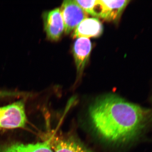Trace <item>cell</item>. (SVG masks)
Returning a JSON list of instances; mask_svg holds the SVG:
<instances>
[{"mask_svg": "<svg viewBox=\"0 0 152 152\" xmlns=\"http://www.w3.org/2000/svg\"><path fill=\"white\" fill-rule=\"evenodd\" d=\"M92 50V44L88 38H77L73 47L75 63L78 76L82 75L88 61Z\"/></svg>", "mask_w": 152, "mask_h": 152, "instance_id": "obj_5", "label": "cell"}, {"mask_svg": "<svg viewBox=\"0 0 152 152\" xmlns=\"http://www.w3.org/2000/svg\"><path fill=\"white\" fill-rule=\"evenodd\" d=\"M24 93L18 92L8 91L0 90V98L7 97L16 96H26Z\"/></svg>", "mask_w": 152, "mask_h": 152, "instance_id": "obj_10", "label": "cell"}, {"mask_svg": "<svg viewBox=\"0 0 152 152\" xmlns=\"http://www.w3.org/2000/svg\"><path fill=\"white\" fill-rule=\"evenodd\" d=\"M44 30L47 37L58 41L65 31V25L60 8L46 11L43 14Z\"/></svg>", "mask_w": 152, "mask_h": 152, "instance_id": "obj_4", "label": "cell"}, {"mask_svg": "<svg viewBox=\"0 0 152 152\" xmlns=\"http://www.w3.org/2000/svg\"><path fill=\"white\" fill-rule=\"evenodd\" d=\"M103 26L96 18H87L74 30L72 37L73 38H96L102 35Z\"/></svg>", "mask_w": 152, "mask_h": 152, "instance_id": "obj_6", "label": "cell"}, {"mask_svg": "<svg viewBox=\"0 0 152 152\" xmlns=\"http://www.w3.org/2000/svg\"><path fill=\"white\" fill-rule=\"evenodd\" d=\"M0 152H54L52 149L51 138L42 142L36 143H12L4 146Z\"/></svg>", "mask_w": 152, "mask_h": 152, "instance_id": "obj_8", "label": "cell"}, {"mask_svg": "<svg viewBox=\"0 0 152 152\" xmlns=\"http://www.w3.org/2000/svg\"><path fill=\"white\" fill-rule=\"evenodd\" d=\"M130 1L100 0L101 12L100 18L109 21L118 22Z\"/></svg>", "mask_w": 152, "mask_h": 152, "instance_id": "obj_7", "label": "cell"}, {"mask_svg": "<svg viewBox=\"0 0 152 152\" xmlns=\"http://www.w3.org/2000/svg\"><path fill=\"white\" fill-rule=\"evenodd\" d=\"M60 10L64 23L65 32L67 34L75 30L88 15L75 1L72 0L64 1Z\"/></svg>", "mask_w": 152, "mask_h": 152, "instance_id": "obj_3", "label": "cell"}, {"mask_svg": "<svg viewBox=\"0 0 152 152\" xmlns=\"http://www.w3.org/2000/svg\"><path fill=\"white\" fill-rule=\"evenodd\" d=\"M55 152H89L76 142L70 140L53 141Z\"/></svg>", "mask_w": 152, "mask_h": 152, "instance_id": "obj_9", "label": "cell"}, {"mask_svg": "<svg viewBox=\"0 0 152 152\" xmlns=\"http://www.w3.org/2000/svg\"><path fill=\"white\" fill-rule=\"evenodd\" d=\"M27 123L24 100L0 107V129L23 128Z\"/></svg>", "mask_w": 152, "mask_h": 152, "instance_id": "obj_2", "label": "cell"}, {"mask_svg": "<svg viewBox=\"0 0 152 152\" xmlns=\"http://www.w3.org/2000/svg\"><path fill=\"white\" fill-rule=\"evenodd\" d=\"M95 130L108 141L126 143L139 137L152 119L151 110L114 94L97 99L89 110Z\"/></svg>", "mask_w": 152, "mask_h": 152, "instance_id": "obj_1", "label": "cell"}]
</instances>
